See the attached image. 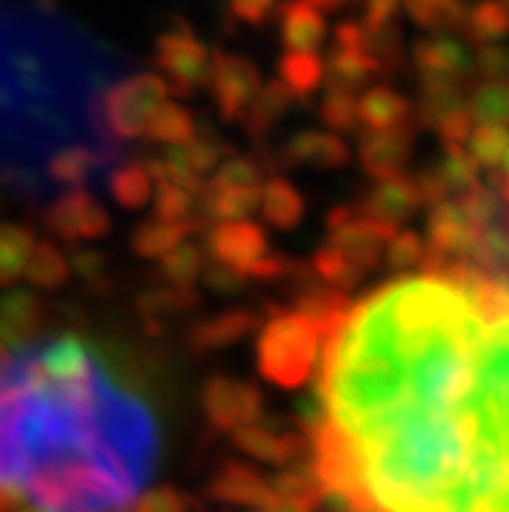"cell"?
<instances>
[{"instance_id": "ac0fdd59", "label": "cell", "mask_w": 509, "mask_h": 512, "mask_svg": "<svg viewBox=\"0 0 509 512\" xmlns=\"http://www.w3.org/2000/svg\"><path fill=\"white\" fill-rule=\"evenodd\" d=\"M292 92L280 83V80H264L258 83L255 96L249 99V105L240 114V126L252 135V138H264L276 123H280L289 108H292Z\"/></svg>"}, {"instance_id": "277c9868", "label": "cell", "mask_w": 509, "mask_h": 512, "mask_svg": "<svg viewBox=\"0 0 509 512\" xmlns=\"http://www.w3.org/2000/svg\"><path fill=\"white\" fill-rule=\"evenodd\" d=\"M166 99H172L166 77L138 71L102 92L96 102V126H105L114 138H142L148 117Z\"/></svg>"}, {"instance_id": "2e32d148", "label": "cell", "mask_w": 509, "mask_h": 512, "mask_svg": "<svg viewBox=\"0 0 509 512\" xmlns=\"http://www.w3.org/2000/svg\"><path fill=\"white\" fill-rule=\"evenodd\" d=\"M411 59L418 65L421 74H436V77H451L467 83V77L476 71L473 68V56L464 43L448 34H436V37H421L411 46Z\"/></svg>"}, {"instance_id": "4fadbf2b", "label": "cell", "mask_w": 509, "mask_h": 512, "mask_svg": "<svg viewBox=\"0 0 509 512\" xmlns=\"http://www.w3.org/2000/svg\"><path fill=\"white\" fill-rule=\"evenodd\" d=\"M280 166H316V169H341L350 163L347 142L332 129H301L280 151Z\"/></svg>"}, {"instance_id": "1f68e13d", "label": "cell", "mask_w": 509, "mask_h": 512, "mask_svg": "<svg viewBox=\"0 0 509 512\" xmlns=\"http://www.w3.org/2000/svg\"><path fill=\"white\" fill-rule=\"evenodd\" d=\"M411 22L424 31H454L464 28V0H402Z\"/></svg>"}, {"instance_id": "681fc988", "label": "cell", "mask_w": 509, "mask_h": 512, "mask_svg": "<svg viewBox=\"0 0 509 512\" xmlns=\"http://www.w3.org/2000/svg\"><path fill=\"white\" fill-rule=\"evenodd\" d=\"M132 512H188V503L175 488H157L138 500Z\"/></svg>"}, {"instance_id": "e575fe53", "label": "cell", "mask_w": 509, "mask_h": 512, "mask_svg": "<svg viewBox=\"0 0 509 512\" xmlns=\"http://www.w3.org/2000/svg\"><path fill=\"white\" fill-rule=\"evenodd\" d=\"M470 157L476 166L488 169H506V157H509V135H506V123H485L470 129Z\"/></svg>"}, {"instance_id": "f907efd6", "label": "cell", "mask_w": 509, "mask_h": 512, "mask_svg": "<svg viewBox=\"0 0 509 512\" xmlns=\"http://www.w3.org/2000/svg\"><path fill=\"white\" fill-rule=\"evenodd\" d=\"M289 267H292V261L280 258V255L264 252L258 261H252V264L246 267V279H264V283H273V279L286 276V273H289Z\"/></svg>"}, {"instance_id": "5bb4252c", "label": "cell", "mask_w": 509, "mask_h": 512, "mask_svg": "<svg viewBox=\"0 0 509 512\" xmlns=\"http://www.w3.org/2000/svg\"><path fill=\"white\" fill-rule=\"evenodd\" d=\"M276 16H280V40L286 50L319 53L329 25L316 0H286V4L276 7Z\"/></svg>"}, {"instance_id": "ee69618b", "label": "cell", "mask_w": 509, "mask_h": 512, "mask_svg": "<svg viewBox=\"0 0 509 512\" xmlns=\"http://www.w3.org/2000/svg\"><path fill=\"white\" fill-rule=\"evenodd\" d=\"M411 184H414V191H418L421 206H436V203H442V200L451 197V191H448V184H445L439 166H424L418 175L411 178Z\"/></svg>"}, {"instance_id": "ba28073f", "label": "cell", "mask_w": 509, "mask_h": 512, "mask_svg": "<svg viewBox=\"0 0 509 512\" xmlns=\"http://www.w3.org/2000/svg\"><path fill=\"white\" fill-rule=\"evenodd\" d=\"M258 83H261V71H258V65L252 59L224 53V50L212 53V68H209V86L206 89H212L218 111H221V120H227V123L240 120L243 108L255 96Z\"/></svg>"}, {"instance_id": "484cf974", "label": "cell", "mask_w": 509, "mask_h": 512, "mask_svg": "<svg viewBox=\"0 0 509 512\" xmlns=\"http://www.w3.org/2000/svg\"><path fill=\"white\" fill-rule=\"evenodd\" d=\"M197 218L191 221H163V218H148L135 227L132 234V252L142 255V258H160L166 255L175 243H181L184 237L191 234V230H197Z\"/></svg>"}, {"instance_id": "9a60e30c", "label": "cell", "mask_w": 509, "mask_h": 512, "mask_svg": "<svg viewBox=\"0 0 509 512\" xmlns=\"http://www.w3.org/2000/svg\"><path fill=\"white\" fill-rule=\"evenodd\" d=\"M375 181L378 184L359 203V215L399 227L402 221H408L414 212L421 209L418 191H414L411 178H405L402 172L399 175H387V178H375Z\"/></svg>"}, {"instance_id": "f5cc1de1", "label": "cell", "mask_w": 509, "mask_h": 512, "mask_svg": "<svg viewBox=\"0 0 509 512\" xmlns=\"http://www.w3.org/2000/svg\"><path fill=\"white\" fill-rule=\"evenodd\" d=\"M68 267H71V273H80V276L92 279V276H99V273H102L105 255L96 252V249H74V252L68 255Z\"/></svg>"}, {"instance_id": "7a4b0ae2", "label": "cell", "mask_w": 509, "mask_h": 512, "mask_svg": "<svg viewBox=\"0 0 509 512\" xmlns=\"http://www.w3.org/2000/svg\"><path fill=\"white\" fill-rule=\"evenodd\" d=\"M157 427L80 338L0 359V512H123L151 479Z\"/></svg>"}, {"instance_id": "7bdbcfd3", "label": "cell", "mask_w": 509, "mask_h": 512, "mask_svg": "<svg viewBox=\"0 0 509 512\" xmlns=\"http://www.w3.org/2000/svg\"><path fill=\"white\" fill-rule=\"evenodd\" d=\"M209 188H258L261 184V166L252 157H230L227 163L215 166L209 172Z\"/></svg>"}, {"instance_id": "9c48e42d", "label": "cell", "mask_w": 509, "mask_h": 512, "mask_svg": "<svg viewBox=\"0 0 509 512\" xmlns=\"http://www.w3.org/2000/svg\"><path fill=\"white\" fill-rule=\"evenodd\" d=\"M203 249H209L212 261L234 267L246 276V267L258 261L270 246H267L264 227L252 224L249 218H237V221H215L206 230Z\"/></svg>"}, {"instance_id": "60d3db41", "label": "cell", "mask_w": 509, "mask_h": 512, "mask_svg": "<svg viewBox=\"0 0 509 512\" xmlns=\"http://www.w3.org/2000/svg\"><path fill=\"white\" fill-rule=\"evenodd\" d=\"M424 255H427V246L421 234H414V230H396L384 246V261L393 273H405L411 267H418Z\"/></svg>"}, {"instance_id": "52a82bcc", "label": "cell", "mask_w": 509, "mask_h": 512, "mask_svg": "<svg viewBox=\"0 0 509 512\" xmlns=\"http://www.w3.org/2000/svg\"><path fill=\"white\" fill-rule=\"evenodd\" d=\"M43 224L50 227L59 240L80 243V240H102L111 230V215L92 194H86L83 188H74L46 206Z\"/></svg>"}, {"instance_id": "4316f807", "label": "cell", "mask_w": 509, "mask_h": 512, "mask_svg": "<svg viewBox=\"0 0 509 512\" xmlns=\"http://www.w3.org/2000/svg\"><path fill=\"white\" fill-rule=\"evenodd\" d=\"M194 135H197L194 114L172 99L160 102L145 126V138H151L157 145H188Z\"/></svg>"}, {"instance_id": "d590c367", "label": "cell", "mask_w": 509, "mask_h": 512, "mask_svg": "<svg viewBox=\"0 0 509 512\" xmlns=\"http://www.w3.org/2000/svg\"><path fill=\"white\" fill-rule=\"evenodd\" d=\"M464 31L476 43H497L509 31L506 0H479L473 10L464 13Z\"/></svg>"}, {"instance_id": "11a10c76", "label": "cell", "mask_w": 509, "mask_h": 512, "mask_svg": "<svg viewBox=\"0 0 509 512\" xmlns=\"http://www.w3.org/2000/svg\"><path fill=\"white\" fill-rule=\"evenodd\" d=\"M258 512H313L307 503H298V500H286V497H273L267 506H261Z\"/></svg>"}, {"instance_id": "ab89813d", "label": "cell", "mask_w": 509, "mask_h": 512, "mask_svg": "<svg viewBox=\"0 0 509 512\" xmlns=\"http://www.w3.org/2000/svg\"><path fill=\"white\" fill-rule=\"evenodd\" d=\"M319 120L332 132H356L359 129V111H356V92L329 89V96L319 105Z\"/></svg>"}, {"instance_id": "8992f818", "label": "cell", "mask_w": 509, "mask_h": 512, "mask_svg": "<svg viewBox=\"0 0 509 512\" xmlns=\"http://www.w3.org/2000/svg\"><path fill=\"white\" fill-rule=\"evenodd\" d=\"M396 234L393 224L375 221V218H365V215H353L347 224L329 230V249L338 255V261L344 264V270L356 279H362L368 270H375L384 258V246L387 240Z\"/></svg>"}, {"instance_id": "f35d334b", "label": "cell", "mask_w": 509, "mask_h": 512, "mask_svg": "<svg viewBox=\"0 0 509 512\" xmlns=\"http://www.w3.org/2000/svg\"><path fill=\"white\" fill-rule=\"evenodd\" d=\"M439 172L448 184L451 197L464 194L473 188V184H479V166L473 163V157L464 145H445V157L439 163Z\"/></svg>"}, {"instance_id": "d6a6232c", "label": "cell", "mask_w": 509, "mask_h": 512, "mask_svg": "<svg viewBox=\"0 0 509 512\" xmlns=\"http://www.w3.org/2000/svg\"><path fill=\"white\" fill-rule=\"evenodd\" d=\"M31 246H34V234L28 227L0 221V289L13 286L22 276V267H25Z\"/></svg>"}, {"instance_id": "f6af8a7d", "label": "cell", "mask_w": 509, "mask_h": 512, "mask_svg": "<svg viewBox=\"0 0 509 512\" xmlns=\"http://www.w3.org/2000/svg\"><path fill=\"white\" fill-rule=\"evenodd\" d=\"M473 68H476L485 80H506V74H509V56H506V50L500 46V40H497V43H482V46H479V53H476V59H473Z\"/></svg>"}, {"instance_id": "f546056e", "label": "cell", "mask_w": 509, "mask_h": 512, "mask_svg": "<svg viewBox=\"0 0 509 512\" xmlns=\"http://www.w3.org/2000/svg\"><path fill=\"white\" fill-rule=\"evenodd\" d=\"M22 276H28V283L34 289H59L68 283L71 267H68V258L53 243H34L25 258Z\"/></svg>"}, {"instance_id": "4dcf8cb0", "label": "cell", "mask_w": 509, "mask_h": 512, "mask_svg": "<svg viewBox=\"0 0 509 512\" xmlns=\"http://www.w3.org/2000/svg\"><path fill=\"white\" fill-rule=\"evenodd\" d=\"M108 191L123 209H145L154 197V178L142 163H123L108 175Z\"/></svg>"}, {"instance_id": "83f0119b", "label": "cell", "mask_w": 509, "mask_h": 512, "mask_svg": "<svg viewBox=\"0 0 509 512\" xmlns=\"http://www.w3.org/2000/svg\"><path fill=\"white\" fill-rule=\"evenodd\" d=\"M252 322H255V316L246 313V310H224L215 319H206V322L197 325V329L191 332V344L197 350L230 347V344H237L240 338H246L252 332Z\"/></svg>"}, {"instance_id": "30bf717a", "label": "cell", "mask_w": 509, "mask_h": 512, "mask_svg": "<svg viewBox=\"0 0 509 512\" xmlns=\"http://www.w3.org/2000/svg\"><path fill=\"white\" fill-rule=\"evenodd\" d=\"M203 408L218 430H237L243 424L258 421L261 393L252 384L234 378H212L203 390Z\"/></svg>"}, {"instance_id": "e0dca14e", "label": "cell", "mask_w": 509, "mask_h": 512, "mask_svg": "<svg viewBox=\"0 0 509 512\" xmlns=\"http://www.w3.org/2000/svg\"><path fill=\"white\" fill-rule=\"evenodd\" d=\"M381 74L384 65L372 53L356 50V46H332L329 56L322 59V86L329 89L356 92Z\"/></svg>"}, {"instance_id": "9f6ffc18", "label": "cell", "mask_w": 509, "mask_h": 512, "mask_svg": "<svg viewBox=\"0 0 509 512\" xmlns=\"http://www.w3.org/2000/svg\"><path fill=\"white\" fill-rule=\"evenodd\" d=\"M353 215H356V209H353V206H335V209L329 212L326 224H329V230H335V227L347 224V221H350Z\"/></svg>"}, {"instance_id": "d4e9b609", "label": "cell", "mask_w": 509, "mask_h": 512, "mask_svg": "<svg viewBox=\"0 0 509 512\" xmlns=\"http://www.w3.org/2000/svg\"><path fill=\"white\" fill-rule=\"evenodd\" d=\"M200 209L212 221H237V218H252L261 203V184L258 188H203L197 197Z\"/></svg>"}, {"instance_id": "603a6c76", "label": "cell", "mask_w": 509, "mask_h": 512, "mask_svg": "<svg viewBox=\"0 0 509 512\" xmlns=\"http://www.w3.org/2000/svg\"><path fill=\"white\" fill-rule=\"evenodd\" d=\"M258 212L276 230H295L301 224V218H304V194L295 188L289 178L273 175L261 188Z\"/></svg>"}, {"instance_id": "7c38bea8", "label": "cell", "mask_w": 509, "mask_h": 512, "mask_svg": "<svg viewBox=\"0 0 509 512\" xmlns=\"http://www.w3.org/2000/svg\"><path fill=\"white\" fill-rule=\"evenodd\" d=\"M411 145H414L411 120L393 129H365V135H359V163L365 175L372 178L399 175L411 157Z\"/></svg>"}, {"instance_id": "6da1fadb", "label": "cell", "mask_w": 509, "mask_h": 512, "mask_svg": "<svg viewBox=\"0 0 509 512\" xmlns=\"http://www.w3.org/2000/svg\"><path fill=\"white\" fill-rule=\"evenodd\" d=\"M319 497L353 512H506V286L460 264L350 307L322 341Z\"/></svg>"}, {"instance_id": "5b68a950", "label": "cell", "mask_w": 509, "mask_h": 512, "mask_svg": "<svg viewBox=\"0 0 509 512\" xmlns=\"http://www.w3.org/2000/svg\"><path fill=\"white\" fill-rule=\"evenodd\" d=\"M154 62L163 68L169 77L172 96L188 99L194 92L209 86V68H212V53L209 46L194 34L188 22L175 19V28H166L154 40Z\"/></svg>"}, {"instance_id": "cb8c5ba5", "label": "cell", "mask_w": 509, "mask_h": 512, "mask_svg": "<svg viewBox=\"0 0 509 512\" xmlns=\"http://www.w3.org/2000/svg\"><path fill=\"white\" fill-rule=\"evenodd\" d=\"M276 80L292 92L295 102L310 105L313 96L322 89V56L286 50L280 62H276Z\"/></svg>"}, {"instance_id": "8d00e7d4", "label": "cell", "mask_w": 509, "mask_h": 512, "mask_svg": "<svg viewBox=\"0 0 509 512\" xmlns=\"http://www.w3.org/2000/svg\"><path fill=\"white\" fill-rule=\"evenodd\" d=\"M157 261H160V267H163V273L169 279V286H191V283H197L203 267H206V252L197 243H184L181 240L166 255H160Z\"/></svg>"}, {"instance_id": "7dc6e473", "label": "cell", "mask_w": 509, "mask_h": 512, "mask_svg": "<svg viewBox=\"0 0 509 512\" xmlns=\"http://www.w3.org/2000/svg\"><path fill=\"white\" fill-rule=\"evenodd\" d=\"M227 7L234 19H240L252 28H261L276 13V0H227Z\"/></svg>"}, {"instance_id": "c3c4849f", "label": "cell", "mask_w": 509, "mask_h": 512, "mask_svg": "<svg viewBox=\"0 0 509 512\" xmlns=\"http://www.w3.org/2000/svg\"><path fill=\"white\" fill-rule=\"evenodd\" d=\"M470 129H473V120H470L467 108H457V111L445 114L436 123V132L442 138V145H464L467 138H470Z\"/></svg>"}, {"instance_id": "74e56055", "label": "cell", "mask_w": 509, "mask_h": 512, "mask_svg": "<svg viewBox=\"0 0 509 512\" xmlns=\"http://www.w3.org/2000/svg\"><path fill=\"white\" fill-rule=\"evenodd\" d=\"M234 433V442L240 451L252 454L255 460H264V463H283L286 457V436H276L270 433L264 424H243L237 430H230Z\"/></svg>"}, {"instance_id": "d6986e66", "label": "cell", "mask_w": 509, "mask_h": 512, "mask_svg": "<svg viewBox=\"0 0 509 512\" xmlns=\"http://www.w3.org/2000/svg\"><path fill=\"white\" fill-rule=\"evenodd\" d=\"M467 108V96H464V83L451 80V77H436V74H421V92L418 102L411 105V114L418 117L421 126L436 129V123L457 111Z\"/></svg>"}, {"instance_id": "836d02e7", "label": "cell", "mask_w": 509, "mask_h": 512, "mask_svg": "<svg viewBox=\"0 0 509 512\" xmlns=\"http://www.w3.org/2000/svg\"><path fill=\"white\" fill-rule=\"evenodd\" d=\"M467 114L476 126L506 123V117H509V86H506V80L476 83L470 99H467Z\"/></svg>"}, {"instance_id": "ffe728a7", "label": "cell", "mask_w": 509, "mask_h": 512, "mask_svg": "<svg viewBox=\"0 0 509 512\" xmlns=\"http://www.w3.org/2000/svg\"><path fill=\"white\" fill-rule=\"evenodd\" d=\"M212 497L234 503V506L261 509L273 500V491H270V482L258 476L252 467H246V463H227L212 482Z\"/></svg>"}, {"instance_id": "816d5d0a", "label": "cell", "mask_w": 509, "mask_h": 512, "mask_svg": "<svg viewBox=\"0 0 509 512\" xmlns=\"http://www.w3.org/2000/svg\"><path fill=\"white\" fill-rule=\"evenodd\" d=\"M362 7H365L362 25L365 28H378V25L396 22V16L402 10V0H362Z\"/></svg>"}, {"instance_id": "f1b7e54d", "label": "cell", "mask_w": 509, "mask_h": 512, "mask_svg": "<svg viewBox=\"0 0 509 512\" xmlns=\"http://www.w3.org/2000/svg\"><path fill=\"white\" fill-rule=\"evenodd\" d=\"M102 160H105L102 151L89 148L83 142H74V145L59 148L50 160H46V175H50V181H56V184H71V188H77V184H83L102 166Z\"/></svg>"}, {"instance_id": "44dd1931", "label": "cell", "mask_w": 509, "mask_h": 512, "mask_svg": "<svg viewBox=\"0 0 509 512\" xmlns=\"http://www.w3.org/2000/svg\"><path fill=\"white\" fill-rule=\"evenodd\" d=\"M40 316L43 307L31 292H7L0 298V344L22 347L37 332Z\"/></svg>"}, {"instance_id": "8fae6325", "label": "cell", "mask_w": 509, "mask_h": 512, "mask_svg": "<svg viewBox=\"0 0 509 512\" xmlns=\"http://www.w3.org/2000/svg\"><path fill=\"white\" fill-rule=\"evenodd\" d=\"M479 224L464 212L457 197H448L436 206H430L427 218V237H430V252L445 255V258H470L476 240H479Z\"/></svg>"}, {"instance_id": "b9f144b4", "label": "cell", "mask_w": 509, "mask_h": 512, "mask_svg": "<svg viewBox=\"0 0 509 512\" xmlns=\"http://www.w3.org/2000/svg\"><path fill=\"white\" fill-rule=\"evenodd\" d=\"M151 203H154V215L163 221H191L197 197H191L188 191L178 188L172 181H157Z\"/></svg>"}, {"instance_id": "3957f363", "label": "cell", "mask_w": 509, "mask_h": 512, "mask_svg": "<svg viewBox=\"0 0 509 512\" xmlns=\"http://www.w3.org/2000/svg\"><path fill=\"white\" fill-rule=\"evenodd\" d=\"M322 341L326 335L304 313L273 316L258 338V371L283 390L304 387L316 375Z\"/></svg>"}, {"instance_id": "7402d4cb", "label": "cell", "mask_w": 509, "mask_h": 512, "mask_svg": "<svg viewBox=\"0 0 509 512\" xmlns=\"http://www.w3.org/2000/svg\"><path fill=\"white\" fill-rule=\"evenodd\" d=\"M359 123L365 129H393L411 120V102L390 86H372L356 99Z\"/></svg>"}, {"instance_id": "db71d44e", "label": "cell", "mask_w": 509, "mask_h": 512, "mask_svg": "<svg viewBox=\"0 0 509 512\" xmlns=\"http://www.w3.org/2000/svg\"><path fill=\"white\" fill-rule=\"evenodd\" d=\"M362 40H365L362 22H353V19L338 22V28H335V46H356V50H365Z\"/></svg>"}, {"instance_id": "bcb514c9", "label": "cell", "mask_w": 509, "mask_h": 512, "mask_svg": "<svg viewBox=\"0 0 509 512\" xmlns=\"http://www.w3.org/2000/svg\"><path fill=\"white\" fill-rule=\"evenodd\" d=\"M200 276H203V283L209 289H215L218 295H234V292H240L246 286V276L240 270L227 267V264H218V261L206 264Z\"/></svg>"}]
</instances>
